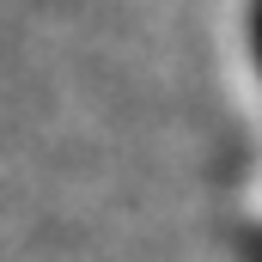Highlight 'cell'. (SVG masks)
<instances>
[{
	"label": "cell",
	"mask_w": 262,
	"mask_h": 262,
	"mask_svg": "<svg viewBox=\"0 0 262 262\" xmlns=\"http://www.w3.org/2000/svg\"><path fill=\"white\" fill-rule=\"evenodd\" d=\"M250 55H256V73H262V0H250Z\"/></svg>",
	"instance_id": "cell-1"
}]
</instances>
